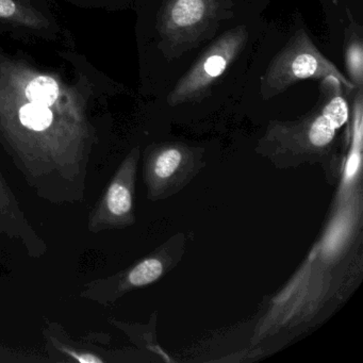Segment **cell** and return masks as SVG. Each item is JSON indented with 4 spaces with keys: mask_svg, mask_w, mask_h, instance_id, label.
<instances>
[{
    "mask_svg": "<svg viewBox=\"0 0 363 363\" xmlns=\"http://www.w3.org/2000/svg\"><path fill=\"white\" fill-rule=\"evenodd\" d=\"M167 269V261L164 257H150L129 272L127 281L131 286H148L162 277Z\"/></svg>",
    "mask_w": 363,
    "mask_h": 363,
    "instance_id": "obj_10",
    "label": "cell"
},
{
    "mask_svg": "<svg viewBox=\"0 0 363 363\" xmlns=\"http://www.w3.org/2000/svg\"><path fill=\"white\" fill-rule=\"evenodd\" d=\"M0 18L33 29L48 26V21L41 14L24 7L16 0H0Z\"/></svg>",
    "mask_w": 363,
    "mask_h": 363,
    "instance_id": "obj_9",
    "label": "cell"
},
{
    "mask_svg": "<svg viewBox=\"0 0 363 363\" xmlns=\"http://www.w3.org/2000/svg\"><path fill=\"white\" fill-rule=\"evenodd\" d=\"M245 26L224 33L197 59L190 71L182 76L167 97L169 106L184 105L208 96L210 89L228 69L247 43Z\"/></svg>",
    "mask_w": 363,
    "mask_h": 363,
    "instance_id": "obj_3",
    "label": "cell"
},
{
    "mask_svg": "<svg viewBox=\"0 0 363 363\" xmlns=\"http://www.w3.org/2000/svg\"><path fill=\"white\" fill-rule=\"evenodd\" d=\"M135 161L127 169L126 175L118 177L110 186L106 195V206L108 211L116 218H125L133 210V186L135 178Z\"/></svg>",
    "mask_w": 363,
    "mask_h": 363,
    "instance_id": "obj_7",
    "label": "cell"
},
{
    "mask_svg": "<svg viewBox=\"0 0 363 363\" xmlns=\"http://www.w3.org/2000/svg\"><path fill=\"white\" fill-rule=\"evenodd\" d=\"M228 0H167L158 30L167 52H186L218 27L229 11Z\"/></svg>",
    "mask_w": 363,
    "mask_h": 363,
    "instance_id": "obj_2",
    "label": "cell"
},
{
    "mask_svg": "<svg viewBox=\"0 0 363 363\" xmlns=\"http://www.w3.org/2000/svg\"><path fill=\"white\" fill-rule=\"evenodd\" d=\"M69 354L76 360L79 361L82 363H101L103 362L101 359L97 358L96 356H93L91 354H77V352H69Z\"/></svg>",
    "mask_w": 363,
    "mask_h": 363,
    "instance_id": "obj_11",
    "label": "cell"
},
{
    "mask_svg": "<svg viewBox=\"0 0 363 363\" xmlns=\"http://www.w3.org/2000/svg\"><path fill=\"white\" fill-rule=\"evenodd\" d=\"M345 67L348 79L357 89L363 86V44L361 35L354 27L348 31L347 44L345 45Z\"/></svg>",
    "mask_w": 363,
    "mask_h": 363,
    "instance_id": "obj_8",
    "label": "cell"
},
{
    "mask_svg": "<svg viewBox=\"0 0 363 363\" xmlns=\"http://www.w3.org/2000/svg\"><path fill=\"white\" fill-rule=\"evenodd\" d=\"M343 84L335 77L320 80V113L328 118L339 130L350 120V108L344 99Z\"/></svg>",
    "mask_w": 363,
    "mask_h": 363,
    "instance_id": "obj_6",
    "label": "cell"
},
{
    "mask_svg": "<svg viewBox=\"0 0 363 363\" xmlns=\"http://www.w3.org/2000/svg\"><path fill=\"white\" fill-rule=\"evenodd\" d=\"M195 156L192 148L180 144H163L148 159V179L157 194L177 190L193 173Z\"/></svg>",
    "mask_w": 363,
    "mask_h": 363,
    "instance_id": "obj_4",
    "label": "cell"
},
{
    "mask_svg": "<svg viewBox=\"0 0 363 363\" xmlns=\"http://www.w3.org/2000/svg\"><path fill=\"white\" fill-rule=\"evenodd\" d=\"M337 130L335 125L325 118L320 110L299 122L278 123L272 128L271 135L306 150H320L333 143Z\"/></svg>",
    "mask_w": 363,
    "mask_h": 363,
    "instance_id": "obj_5",
    "label": "cell"
},
{
    "mask_svg": "<svg viewBox=\"0 0 363 363\" xmlns=\"http://www.w3.org/2000/svg\"><path fill=\"white\" fill-rule=\"evenodd\" d=\"M330 76L339 79L344 88L357 89L301 29L272 60L262 77L261 94L264 99H272L301 80H322Z\"/></svg>",
    "mask_w": 363,
    "mask_h": 363,
    "instance_id": "obj_1",
    "label": "cell"
}]
</instances>
